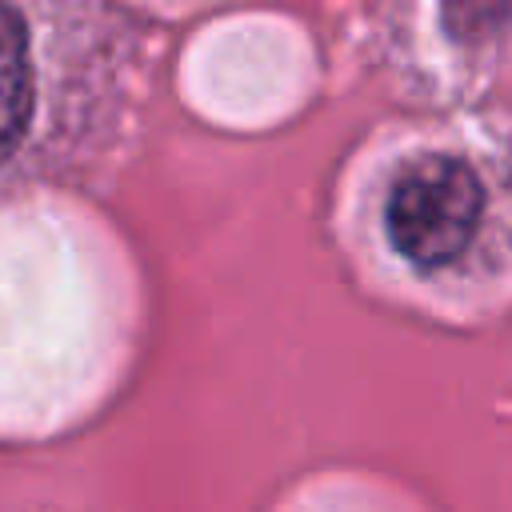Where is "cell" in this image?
Returning <instances> with one entry per match:
<instances>
[{"label": "cell", "instance_id": "cell-1", "mask_svg": "<svg viewBox=\"0 0 512 512\" xmlns=\"http://www.w3.org/2000/svg\"><path fill=\"white\" fill-rule=\"evenodd\" d=\"M484 220V184L464 156L424 152L408 160L384 196V232L392 248L420 268H444L464 256Z\"/></svg>", "mask_w": 512, "mask_h": 512}, {"label": "cell", "instance_id": "cell-2", "mask_svg": "<svg viewBox=\"0 0 512 512\" xmlns=\"http://www.w3.org/2000/svg\"><path fill=\"white\" fill-rule=\"evenodd\" d=\"M36 104V76H32V48L28 28L16 8L0 4V160L20 144Z\"/></svg>", "mask_w": 512, "mask_h": 512}]
</instances>
